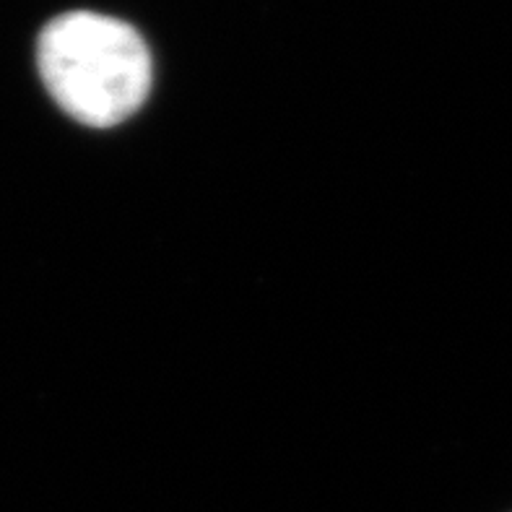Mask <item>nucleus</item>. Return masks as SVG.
Returning <instances> with one entry per match:
<instances>
[{"mask_svg":"<svg viewBox=\"0 0 512 512\" xmlns=\"http://www.w3.org/2000/svg\"><path fill=\"white\" fill-rule=\"evenodd\" d=\"M37 63L50 97L89 128L123 123L149 97V47L110 16L73 11L50 21L39 34Z\"/></svg>","mask_w":512,"mask_h":512,"instance_id":"nucleus-1","label":"nucleus"}]
</instances>
